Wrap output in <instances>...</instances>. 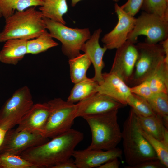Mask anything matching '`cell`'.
Wrapping results in <instances>:
<instances>
[{"instance_id":"cell-35","label":"cell","mask_w":168,"mask_h":168,"mask_svg":"<svg viewBox=\"0 0 168 168\" xmlns=\"http://www.w3.org/2000/svg\"><path fill=\"white\" fill-rule=\"evenodd\" d=\"M118 158L111 160L100 166L99 168H118L120 162Z\"/></svg>"},{"instance_id":"cell-36","label":"cell","mask_w":168,"mask_h":168,"mask_svg":"<svg viewBox=\"0 0 168 168\" xmlns=\"http://www.w3.org/2000/svg\"><path fill=\"white\" fill-rule=\"evenodd\" d=\"M165 54V60L168 64V38L160 42Z\"/></svg>"},{"instance_id":"cell-16","label":"cell","mask_w":168,"mask_h":168,"mask_svg":"<svg viewBox=\"0 0 168 168\" xmlns=\"http://www.w3.org/2000/svg\"><path fill=\"white\" fill-rule=\"evenodd\" d=\"M102 30L99 28L95 30L90 38L82 46L81 51L88 57L93 66L95 75L93 78L99 84L103 80L102 70L105 66L103 61L104 54L107 49L104 46L101 47L99 40Z\"/></svg>"},{"instance_id":"cell-4","label":"cell","mask_w":168,"mask_h":168,"mask_svg":"<svg viewBox=\"0 0 168 168\" xmlns=\"http://www.w3.org/2000/svg\"><path fill=\"white\" fill-rule=\"evenodd\" d=\"M118 110L82 117L88 124L92 135L91 142L87 149L106 150L116 147L122 140Z\"/></svg>"},{"instance_id":"cell-38","label":"cell","mask_w":168,"mask_h":168,"mask_svg":"<svg viewBox=\"0 0 168 168\" xmlns=\"http://www.w3.org/2000/svg\"><path fill=\"white\" fill-rule=\"evenodd\" d=\"M81 0H71V5L72 7H74L76 4ZM114 1L117 2L120 0H113Z\"/></svg>"},{"instance_id":"cell-23","label":"cell","mask_w":168,"mask_h":168,"mask_svg":"<svg viewBox=\"0 0 168 168\" xmlns=\"http://www.w3.org/2000/svg\"><path fill=\"white\" fill-rule=\"evenodd\" d=\"M70 78L72 82L76 83L87 77L86 72L91 62L85 54H80L69 59Z\"/></svg>"},{"instance_id":"cell-17","label":"cell","mask_w":168,"mask_h":168,"mask_svg":"<svg viewBox=\"0 0 168 168\" xmlns=\"http://www.w3.org/2000/svg\"><path fill=\"white\" fill-rule=\"evenodd\" d=\"M49 111L48 102L34 104L20 122L15 130H26L39 133L47 120Z\"/></svg>"},{"instance_id":"cell-26","label":"cell","mask_w":168,"mask_h":168,"mask_svg":"<svg viewBox=\"0 0 168 168\" xmlns=\"http://www.w3.org/2000/svg\"><path fill=\"white\" fill-rule=\"evenodd\" d=\"M154 113L163 120L168 128V94L160 92L154 93L147 99Z\"/></svg>"},{"instance_id":"cell-24","label":"cell","mask_w":168,"mask_h":168,"mask_svg":"<svg viewBox=\"0 0 168 168\" xmlns=\"http://www.w3.org/2000/svg\"><path fill=\"white\" fill-rule=\"evenodd\" d=\"M147 80L153 93L168 94V64L165 60Z\"/></svg>"},{"instance_id":"cell-7","label":"cell","mask_w":168,"mask_h":168,"mask_svg":"<svg viewBox=\"0 0 168 168\" xmlns=\"http://www.w3.org/2000/svg\"><path fill=\"white\" fill-rule=\"evenodd\" d=\"M34 104L29 87L19 88L4 103L0 109V128L8 130L18 125Z\"/></svg>"},{"instance_id":"cell-6","label":"cell","mask_w":168,"mask_h":168,"mask_svg":"<svg viewBox=\"0 0 168 168\" xmlns=\"http://www.w3.org/2000/svg\"><path fill=\"white\" fill-rule=\"evenodd\" d=\"M46 29L51 36L62 43V50L69 59L80 54L84 43L91 37L89 28H73L59 22L43 17Z\"/></svg>"},{"instance_id":"cell-5","label":"cell","mask_w":168,"mask_h":168,"mask_svg":"<svg viewBox=\"0 0 168 168\" xmlns=\"http://www.w3.org/2000/svg\"><path fill=\"white\" fill-rule=\"evenodd\" d=\"M50 111L47 120L39 133L43 137L53 138L71 128L77 117V104L55 98L47 102Z\"/></svg>"},{"instance_id":"cell-29","label":"cell","mask_w":168,"mask_h":168,"mask_svg":"<svg viewBox=\"0 0 168 168\" xmlns=\"http://www.w3.org/2000/svg\"><path fill=\"white\" fill-rule=\"evenodd\" d=\"M141 9L168 20V0H144Z\"/></svg>"},{"instance_id":"cell-8","label":"cell","mask_w":168,"mask_h":168,"mask_svg":"<svg viewBox=\"0 0 168 168\" xmlns=\"http://www.w3.org/2000/svg\"><path fill=\"white\" fill-rule=\"evenodd\" d=\"M136 46L138 56L129 82L132 86L148 79L165 58V53L160 44L145 42L138 43Z\"/></svg>"},{"instance_id":"cell-19","label":"cell","mask_w":168,"mask_h":168,"mask_svg":"<svg viewBox=\"0 0 168 168\" xmlns=\"http://www.w3.org/2000/svg\"><path fill=\"white\" fill-rule=\"evenodd\" d=\"M136 114L138 125L142 129L154 138L168 144V128L161 117L156 114L144 116Z\"/></svg>"},{"instance_id":"cell-21","label":"cell","mask_w":168,"mask_h":168,"mask_svg":"<svg viewBox=\"0 0 168 168\" xmlns=\"http://www.w3.org/2000/svg\"><path fill=\"white\" fill-rule=\"evenodd\" d=\"M74 84L67 100L68 102H78L97 92L99 83L93 78L87 77Z\"/></svg>"},{"instance_id":"cell-33","label":"cell","mask_w":168,"mask_h":168,"mask_svg":"<svg viewBox=\"0 0 168 168\" xmlns=\"http://www.w3.org/2000/svg\"><path fill=\"white\" fill-rule=\"evenodd\" d=\"M166 168L159 159L150 160L129 168Z\"/></svg>"},{"instance_id":"cell-9","label":"cell","mask_w":168,"mask_h":168,"mask_svg":"<svg viewBox=\"0 0 168 168\" xmlns=\"http://www.w3.org/2000/svg\"><path fill=\"white\" fill-rule=\"evenodd\" d=\"M146 37L145 42L156 44L168 38V20L155 14L145 12L136 18L133 28L127 40L137 43L138 37Z\"/></svg>"},{"instance_id":"cell-34","label":"cell","mask_w":168,"mask_h":168,"mask_svg":"<svg viewBox=\"0 0 168 168\" xmlns=\"http://www.w3.org/2000/svg\"><path fill=\"white\" fill-rule=\"evenodd\" d=\"M52 168H77L74 160L71 158L53 166Z\"/></svg>"},{"instance_id":"cell-31","label":"cell","mask_w":168,"mask_h":168,"mask_svg":"<svg viewBox=\"0 0 168 168\" xmlns=\"http://www.w3.org/2000/svg\"><path fill=\"white\" fill-rule=\"evenodd\" d=\"M130 90L131 93L146 99L150 98L153 94L150 88L149 82L147 80L137 85L130 87Z\"/></svg>"},{"instance_id":"cell-2","label":"cell","mask_w":168,"mask_h":168,"mask_svg":"<svg viewBox=\"0 0 168 168\" xmlns=\"http://www.w3.org/2000/svg\"><path fill=\"white\" fill-rule=\"evenodd\" d=\"M123 152L129 168L147 161L158 159L155 151L139 130L136 115L131 109L122 132Z\"/></svg>"},{"instance_id":"cell-3","label":"cell","mask_w":168,"mask_h":168,"mask_svg":"<svg viewBox=\"0 0 168 168\" xmlns=\"http://www.w3.org/2000/svg\"><path fill=\"white\" fill-rule=\"evenodd\" d=\"M35 7L16 11L5 19V25L0 32V43L11 39L36 38L46 30L41 12Z\"/></svg>"},{"instance_id":"cell-20","label":"cell","mask_w":168,"mask_h":168,"mask_svg":"<svg viewBox=\"0 0 168 168\" xmlns=\"http://www.w3.org/2000/svg\"><path fill=\"white\" fill-rule=\"evenodd\" d=\"M43 4L39 8L43 17L65 25L63 15L68 11L66 0H42Z\"/></svg>"},{"instance_id":"cell-37","label":"cell","mask_w":168,"mask_h":168,"mask_svg":"<svg viewBox=\"0 0 168 168\" xmlns=\"http://www.w3.org/2000/svg\"><path fill=\"white\" fill-rule=\"evenodd\" d=\"M7 131L0 128V146L3 143Z\"/></svg>"},{"instance_id":"cell-11","label":"cell","mask_w":168,"mask_h":168,"mask_svg":"<svg viewBox=\"0 0 168 168\" xmlns=\"http://www.w3.org/2000/svg\"><path fill=\"white\" fill-rule=\"evenodd\" d=\"M114 7L118 18V23L101 39L107 49H117L125 43L128 35L134 27L136 20L134 16L124 11L117 3L115 4Z\"/></svg>"},{"instance_id":"cell-15","label":"cell","mask_w":168,"mask_h":168,"mask_svg":"<svg viewBox=\"0 0 168 168\" xmlns=\"http://www.w3.org/2000/svg\"><path fill=\"white\" fill-rule=\"evenodd\" d=\"M103 80L99 84L97 92L106 95L125 106L131 92L130 87L119 76L110 72L102 74Z\"/></svg>"},{"instance_id":"cell-25","label":"cell","mask_w":168,"mask_h":168,"mask_svg":"<svg viewBox=\"0 0 168 168\" xmlns=\"http://www.w3.org/2000/svg\"><path fill=\"white\" fill-rule=\"evenodd\" d=\"M53 38L46 30L38 37L28 40L27 54H37L57 46L58 44Z\"/></svg>"},{"instance_id":"cell-30","label":"cell","mask_w":168,"mask_h":168,"mask_svg":"<svg viewBox=\"0 0 168 168\" xmlns=\"http://www.w3.org/2000/svg\"><path fill=\"white\" fill-rule=\"evenodd\" d=\"M0 168H38L30 162L17 156L0 154Z\"/></svg>"},{"instance_id":"cell-13","label":"cell","mask_w":168,"mask_h":168,"mask_svg":"<svg viewBox=\"0 0 168 168\" xmlns=\"http://www.w3.org/2000/svg\"><path fill=\"white\" fill-rule=\"evenodd\" d=\"M77 117L118 110L124 105L110 97L97 92L78 102Z\"/></svg>"},{"instance_id":"cell-12","label":"cell","mask_w":168,"mask_h":168,"mask_svg":"<svg viewBox=\"0 0 168 168\" xmlns=\"http://www.w3.org/2000/svg\"><path fill=\"white\" fill-rule=\"evenodd\" d=\"M135 43L127 40L117 49L110 71L120 77L127 84L133 75L138 56Z\"/></svg>"},{"instance_id":"cell-1","label":"cell","mask_w":168,"mask_h":168,"mask_svg":"<svg viewBox=\"0 0 168 168\" xmlns=\"http://www.w3.org/2000/svg\"><path fill=\"white\" fill-rule=\"evenodd\" d=\"M84 134L70 129L42 144L30 147L19 156L39 168H52L72 156Z\"/></svg>"},{"instance_id":"cell-10","label":"cell","mask_w":168,"mask_h":168,"mask_svg":"<svg viewBox=\"0 0 168 168\" xmlns=\"http://www.w3.org/2000/svg\"><path fill=\"white\" fill-rule=\"evenodd\" d=\"M49 138L40 134L26 130L16 131L13 128L7 131L0 146V154L20 156L24 151L33 147L44 144Z\"/></svg>"},{"instance_id":"cell-32","label":"cell","mask_w":168,"mask_h":168,"mask_svg":"<svg viewBox=\"0 0 168 168\" xmlns=\"http://www.w3.org/2000/svg\"><path fill=\"white\" fill-rule=\"evenodd\" d=\"M144 0H128L124 4L120 6L126 12L134 16L142 7Z\"/></svg>"},{"instance_id":"cell-18","label":"cell","mask_w":168,"mask_h":168,"mask_svg":"<svg viewBox=\"0 0 168 168\" xmlns=\"http://www.w3.org/2000/svg\"><path fill=\"white\" fill-rule=\"evenodd\" d=\"M28 40L15 39L5 42L0 50V62L6 64L16 65L27 54Z\"/></svg>"},{"instance_id":"cell-22","label":"cell","mask_w":168,"mask_h":168,"mask_svg":"<svg viewBox=\"0 0 168 168\" xmlns=\"http://www.w3.org/2000/svg\"><path fill=\"white\" fill-rule=\"evenodd\" d=\"M42 0H0V18L5 19L16 11L24 10L32 7L41 6Z\"/></svg>"},{"instance_id":"cell-27","label":"cell","mask_w":168,"mask_h":168,"mask_svg":"<svg viewBox=\"0 0 168 168\" xmlns=\"http://www.w3.org/2000/svg\"><path fill=\"white\" fill-rule=\"evenodd\" d=\"M138 126L139 131L153 148L158 159L166 168H168V144L154 138Z\"/></svg>"},{"instance_id":"cell-28","label":"cell","mask_w":168,"mask_h":168,"mask_svg":"<svg viewBox=\"0 0 168 168\" xmlns=\"http://www.w3.org/2000/svg\"><path fill=\"white\" fill-rule=\"evenodd\" d=\"M127 104L137 114L144 116L156 115L147 99L131 93L127 100Z\"/></svg>"},{"instance_id":"cell-14","label":"cell","mask_w":168,"mask_h":168,"mask_svg":"<svg viewBox=\"0 0 168 168\" xmlns=\"http://www.w3.org/2000/svg\"><path fill=\"white\" fill-rule=\"evenodd\" d=\"M122 151L117 147L106 150L86 149L74 150L72 156L77 168L98 167L107 161L121 157Z\"/></svg>"}]
</instances>
